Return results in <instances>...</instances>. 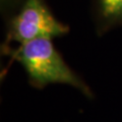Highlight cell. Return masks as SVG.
Returning <instances> with one entry per match:
<instances>
[{
    "label": "cell",
    "mask_w": 122,
    "mask_h": 122,
    "mask_svg": "<svg viewBox=\"0 0 122 122\" xmlns=\"http://www.w3.org/2000/svg\"><path fill=\"white\" fill-rule=\"evenodd\" d=\"M10 54L25 68L30 81L36 86L63 83L92 96L89 86L71 70L56 50L51 38H39L18 45L16 49L10 50Z\"/></svg>",
    "instance_id": "cell-1"
},
{
    "label": "cell",
    "mask_w": 122,
    "mask_h": 122,
    "mask_svg": "<svg viewBox=\"0 0 122 122\" xmlns=\"http://www.w3.org/2000/svg\"><path fill=\"white\" fill-rule=\"evenodd\" d=\"M69 28L56 20L44 0H25L20 11L10 20L6 43L21 45L39 38L63 36Z\"/></svg>",
    "instance_id": "cell-2"
},
{
    "label": "cell",
    "mask_w": 122,
    "mask_h": 122,
    "mask_svg": "<svg viewBox=\"0 0 122 122\" xmlns=\"http://www.w3.org/2000/svg\"><path fill=\"white\" fill-rule=\"evenodd\" d=\"M96 8L102 28L122 24V0H96Z\"/></svg>",
    "instance_id": "cell-3"
}]
</instances>
